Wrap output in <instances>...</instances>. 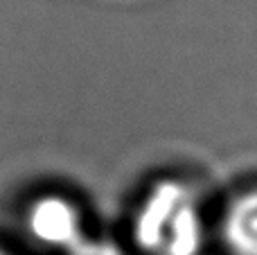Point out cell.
Wrapping results in <instances>:
<instances>
[{"label":"cell","mask_w":257,"mask_h":255,"mask_svg":"<svg viewBox=\"0 0 257 255\" xmlns=\"http://www.w3.org/2000/svg\"><path fill=\"white\" fill-rule=\"evenodd\" d=\"M133 239L147 255H199L203 217L194 192L181 181H158L136 212Z\"/></svg>","instance_id":"cell-1"},{"label":"cell","mask_w":257,"mask_h":255,"mask_svg":"<svg viewBox=\"0 0 257 255\" xmlns=\"http://www.w3.org/2000/svg\"><path fill=\"white\" fill-rule=\"evenodd\" d=\"M30 230L36 239L50 246H61L70 251L84 239L79 228L77 210L59 197H45L36 201L30 210Z\"/></svg>","instance_id":"cell-2"},{"label":"cell","mask_w":257,"mask_h":255,"mask_svg":"<svg viewBox=\"0 0 257 255\" xmlns=\"http://www.w3.org/2000/svg\"><path fill=\"white\" fill-rule=\"evenodd\" d=\"M221 235L232 255H257V190L230 201L223 212Z\"/></svg>","instance_id":"cell-3"},{"label":"cell","mask_w":257,"mask_h":255,"mask_svg":"<svg viewBox=\"0 0 257 255\" xmlns=\"http://www.w3.org/2000/svg\"><path fill=\"white\" fill-rule=\"evenodd\" d=\"M68 255H124V251L111 242H86V239H81L77 246L68 251Z\"/></svg>","instance_id":"cell-4"},{"label":"cell","mask_w":257,"mask_h":255,"mask_svg":"<svg viewBox=\"0 0 257 255\" xmlns=\"http://www.w3.org/2000/svg\"><path fill=\"white\" fill-rule=\"evenodd\" d=\"M0 255H5V253H3V251H0Z\"/></svg>","instance_id":"cell-5"}]
</instances>
